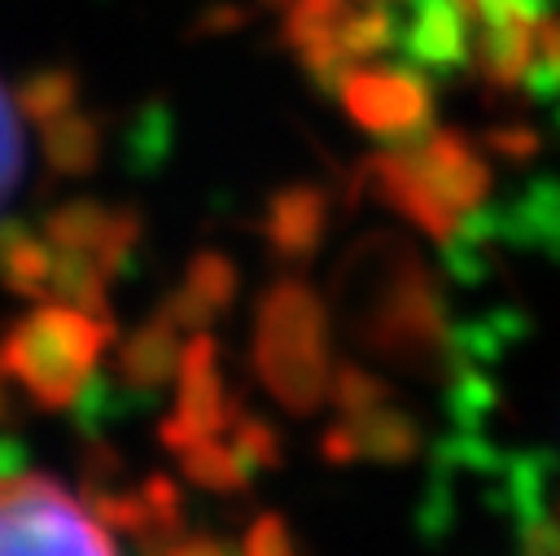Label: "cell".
I'll use <instances>...</instances> for the list:
<instances>
[{
  "mask_svg": "<svg viewBox=\"0 0 560 556\" xmlns=\"http://www.w3.org/2000/svg\"><path fill=\"white\" fill-rule=\"evenodd\" d=\"M0 556H118L92 512L52 477H0Z\"/></svg>",
  "mask_w": 560,
  "mask_h": 556,
  "instance_id": "obj_1",
  "label": "cell"
},
{
  "mask_svg": "<svg viewBox=\"0 0 560 556\" xmlns=\"http://www.w3.org/2000/svg\"><path fill=\"white\" fill-rule=\"evenodd\" d=\"M245 556H293V547H289V534H284V525L280 521H258L254 530H249V543H245Z\"/></svg>",
  "mask_w": 560,
  "mask_h": 556,
  "instance_id": "obj_3",
  "label": "cell"
},
{
  "mask_svg": "<svg viewBox=\"0 0 560 556\" xmlns=\"http://www.w3.org/2000/svg\"><path fill=\"white\" fill-rule=\"evenodd\" d=\"M26 171V127H22V109L9 96V88L0 83V210L9 206V197L18 193Z\"/></svg>",
  "mask_w": 560,
  "mask_h": 556,
  "instance_id": "obj_2",
  "label": "cell"
},
{
  "mask_svg": "<svg viewBox=\"0 0 560 556\" xmlns=\"http://www.w3.org/2000/svg\"><path fill=\"white\" fill-rule=\"evenodd\" d=\"M175 556H236V552H228V547H219V543H201V538H197V543H184Z\"/></svg>",
  "mask_w": 560,
  "mask_h": 556,
  "instance_id": "obj_4",
  "label": "cell"
}]
</instances>
